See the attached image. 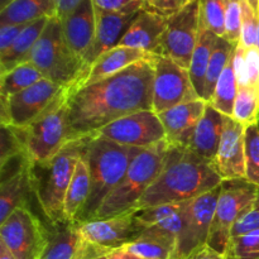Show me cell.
<instances>
[{
	"instance_id": "34",
	"label": "cell",
	"mask_w": 259,
	"mask_h": 259,
	"mask_svg": "<svg viewBox=\"0 0 259 259\" xmlns=\"http://www.w3.org/2000/svg\"><path fill=\"white\" fill-rule=\"evenodd\" d=\"M245 180L259 187V125L245 128Z\"/></svg>"
},
{
	"instance_id": "35",
	"label": "cell",
	"mask_w": 259,
	"mask_h": 259,
	"mask_svg": "<svg viewBox=\"0 0 259 259\" xmlns=\"http://www.w3.org/2000/svg\"><path fill=\"white\" fill-rule=\"evenodd\" d=\"M225 255L228 259H259V229L232 237Z\"/></svg>"
},
{
	"instance_id": "51",
	"label": "cell",
	"mask_w": 259,
	"mask_h": 259,
	"mask_svg": "<svg viewBox=\"0 0 259 259\" xmlns=\"http://www.w3.org/2000/svg\"><path fill=\"white\" fill-rule=\"evenodd\" d=\"M96 259H108V257H106V255H104V257H100V258H96Z\"/></svg>"
},
{
	"instance_id": "21",
	"label": "cell",
	"mask_w": 259,
	"mask_h": 259,
	"mask_svg": "<svg viewBox=\"0 0 259 259\" xmlns=\"http://www.w3.org/2000/svg\"><path fill=\"white\" fill-rule=\"evenodd\" d=\"M61 25L66 43L83 63L96 33V13L93 0H83L71 14L61 20Z\"/></svg>"
},
{
	"instance_id": "40",
	"label": "cell",
	"mask_w": 259,
	"mask_h": 259,
	"mask_svg": "<svg viewBox=\"0 0 259 259\" xmlns=\"http://www.w3.org/2000/svg\"><path fill=\"white\" fill-rule=\"evenodd\" d=\"M259 229V190L258 196L254 205L250 210H248L237 223L232 230V237L247 234V233L254 232Z\"/></svg>"
},
{
	"instance_id": "12",
	"label": "cell",
	"mask_w": 259,
	"mask_h": 259,
	"mask_svg": "<svg viewBox=\"0 0 259 259\" xmlns=\"http://www.w3.org/2000/svg\"><path fill=\"white\" fill-rule=\"evenodd\" d=\"M153 111L161 114L180 104L201 99L191 82L189 70L164 55H154Z\"/></svg>"
},
{
	"instance_id": "28",
	"label": "cell",
	"mask_w": 259,
	"mask_h": 259,
	"mask_svg": "<svg viewBox=\"0 0 259 259\" xmlns=\"http://www.w3.org/2000/svg\"><path fill=\"white\" fill-rule=\"evenodd\" d=\"M217 38L218 37L214 33L200 27L199 40H197V45L195 47L194 53H192L189 73L192 85L201 99L202 94H204L205 77H206L207 67H209L210 58H211Z\"/></svg>"
},
{
	"instance_id": "45",
	"label": "cell",
	"mask_w": 259,
	"mask_h": 259,
	"mask_svg": "<svg viewBox=\"0 0 259 259\" xmlns=\"http://www.w3.org/2000/svg\"><path fill=\"white\" fill-rule=\"evenodd\" d=\"M190 259H228V258L225 254H222V253L217 252L215 249L210 248L209 245H206V247L200 249L197 253H195V254Z\"/></svg>"
},
{
	"instance_id": "27",
	"label": "cell",
	"mask_w": 259,
	"mask_h": 259,
	"mask_svg": "<svg viewBox=\"0 0 259 259\" xmlns=\"http://www.w3.org/2000/svg\"><path fill=\"white\" fill-rule=\"evenodd\" d=\"M52 0H13L0 10V24H28L40 18H53Z\"/></svg>"
},
{
	"instance_id": "5",
	"label": "cell",
	"mask_w": 259,
	"mask_h": 259,
	"mask_svg": "<svg viewBox=\"0 0 259 259\" xmlns=\"http://www.w3.org/2000/svg\"><path fill=\"white\" fill-rule=\"evenodd\" d=\"M168 148L167 141L144 148L132 162L121 181L106 197L94 219H105L136 210L142 197L161 175Z\"/></svg>"
},
{
	"instance_id": "16",
	"label": "cell",
	"mask_w": 259,
	"mask_h": 259,
	"mask_svg": "<svg viewBox=\"0 0 259 259\" xmlns=\"http://www.w3.org/2000/svg\"><path fill=\"white\" fill-rule=\"evenodd\" d=\"M244 137V126L230 116H227L217 157L212 163L223 181L245 179Z\"/></svg>"
},
{
	"instance_id": "52",
	"label": "cell",
	"mask_w": 259,
	"mask_h": 259,
	"mask_svg": "<svg viewBox=\"0 0 259 259\" xmlns=\"http://www.w3.org/2000/svg\"><path fill=\"white\" fill-rule=\"evenodd\" d=\"M147 2H149V0H146V3H147Z\"/></svg>"
},
{
	"instance_id": "20",
	"label": "cell",
	"mask_w": 259,
	"mask_h": 259,
	"mask_svg": "<svg viewBox=\"0 0 259 259\" xmlns=\"http://www.w3.org/2000/svg\"><path fill=\"white\" fill-rule=\"evenodd\" d=\"M167 23L168 18L144 8L137 14L119 46L144 51L149 55H159Z\"/></svg>"
},
{
	"instance_id": "30",
	"label": "cell",
	"mask_w": 259,
	"mask_h": 259,
	"mask_svg": "<svg viewBox=\"0 0 259 259\" xmlns=\"http://www.w3.org/2000/svg\"><path fill=\"white\" fill-rule=\"evenodd\" d=\"M42 78L45 77L40 71L29 61L17 66L0 75V100L30 88Z\"/></svg>"
},
{
	"instance_id": "25",
	"label": "cell",
	"mask_w": 259,
	"mask_h": 259,
	"mask_svg": "<svg viewBox=\"0 0 259 259\" xmlns=\"http://www.w3.org/2000/svg\"><path fill=\"white\" fill-rule=\"evenodd\" d=\"M89 142V141H88ZM86 149V148H85ZM91 190V177L86 154L81 156L65 197L63 215L66 223H77L88 202Z\"/></svg>"
},
{
	"instance_id": "7",
	"label": "cell",
	"mask_w": 259,
	"mask_h": 259,
	"mask_svg": "<svg viewBox=\"0 0 259 259\" xmlns=\"http://www.w3.org/2000/svg\"><path fill=\"white\" fill-rule=\"evenodd\" d=\"M70 88L63 89L56 103L37 121L22 129L25 156L30 164L52 159L67 144V99Z\"/></svg>"
},
{
	"instance_id": "14",
	"label": "cell",
	"mask_w": 259,
	"mask_h": 259,
	"mask_svg": "<svg viewBox=\"0 0 259 259\" xmlns=\"http://www.w3.org/2000/svg\"><path fill=\"white\" fill-rule=\"evenodd\" d=\"M200 35V0H195L185 9L168 18L162 37L161 52L189 70L192 53Z\"/></svg>"
},
{
	"instance_id": "3",
	"label": "cell",
	"mask_w": 259,
	"mask_h": 259,
	"mask_svg": "<svg viewBox=\"0 0 259 259\" xmlns=\"http://www.w3.org/2000/svg\"><path fill=\"white\" fill-rule=\"evenodd\" d=\"M88 141L89 138L68 142L52 159L45 163L30 164L32 190L53 228L66 224L65 197Z\"/></svg>"
},
{
	"instance_id": "38",
	"label": "cell",
	"mask_w": 259,
	"mask_h": 259,
	"mask_svg": "<svg viewBox=\"0 0 259 259\" xmlns=\"http://www.w3.org/2000/svg\"><path fill=\"white\" fill-rule=\"evenodd\" d=\"M242 34V4L240 0H228L227 15H225V39L232 45L240 43Z\"/></svg>"
},
{
	"instance_id": "44",
	"label": "cell",
	"mask_w": 259,
	"mask_h": 259,
	"mask_svg": "<svg viewBox=\"0 0 259 259\" xmlns=\"http://www.w3.org/2000/svg\"><path fill=\"white\" fill-rule=\"evenodd\" d=\"M83 0H52L55 17L62 20L73 12Z\"/></svg>"
},
{
	"instance_id": "46",
	"label": "cell",
	"mask_w": 259,
	"mask_h": 259,
	"mask_svg": "<svg viewBox=\"0 0 259 259\" xmlns=\"http://www.w3.org/2000/svg\"><path fill=\"white\" fill-rule=\"evenodd\" d=\"M106 257H108V259H143L138 257V255L133 254V253L126 252V250L123 249V248H119V249L113 250V252L109 253Z\"/></svg>"
},
{
	"instance_id": "11",
	"label": "cell",
	"mask_w": 259,
	"mask_h": 259,
	"mask_svg": "<svg viewBox=\"0 0 259 259\" xmlns=\"http://www.w3.org/2000/svg\"><path fill=\"white\" fill-rule=\"evenodd\" d=\"M50 237L51 233L28 206L15 209L0 224V242L15 259H40Z\"/></svg>"
},
{
	"instance_id": "31",
	"label": "cell",
	"mask_w": 259,
	"mask_h": 259,
	"mask_svg": "<svg viewBox=\"0 0 259 259\" xmlns=\"http://www.w3.org/2000/svg\"><path fill=\"white\" fill-rule=\"evenodd\" d=\"M233 58H234V53H233L232 58H230L225 70L223 71L222 76H220L219 81L217 83V88H215L214 95H212V99L209 103L212 108L220 111L223 115L230 116V118L233 115L235 99H237L238 90H239L237 76H235L234 72Z\"/></svg>"
},
{
	"instance_id": "49",
	"label": "cell",
	"mask_w": 259,
	"mask_h": 259,
	"mask_svg": "<svg viewBox=\"0 0 259 259\" xmlns=\"http://www.w3.org/2000/svg\"><path fill=\"white\" fill-rule=\"evenodd\" d=\"M12 2L13 0H0V10L5 9V8H7Z\"/></svg>"
},
{
	"instance_id": "42",
	"label": "cell",
	"mask_w": 259,
	"mask_h": 259,
	"mask_svg": "<svg viewBox=\"0 0 259 259\" xmlns=\"http://www.w3.org/2000/svg\"><path fill=\"white\" fill-rule=\"evenodd\" d=\"M245 73L247 83L259 91V50L258 47L245 48Z\"/></svg>"
},
{
	"instance_id": "13",
	"label": "cell",
	"mask_w": 259,
	"mask_h": 259,
	"mask_svg": "<svg viewBox=\"0 0 259 259\" xmlns=\"http://www.w3.org/2000/svg\"><path fill=\"white\" fill-rule=\"evenodd\" d=\"M94 137L109 139L121 146L149 148L166 141V132L153 110L131 114L108 124Z\"/></svg>"
},
{
	"instance_id": "26",
	"label": "cell",
	"mask_w": 259,
	"mask_h": 259,
	"mask_svg": "<svg viewBox=\"0 0 259 259\" xmlns=\"http://www.w3.org/2000/svg\"><path fill=\"white\" fill-rule=\"evenodd\" d=\"M48 20L50 18H40L25 25L9 50L0 55V75L29 61L33 47L45 30Z\"/></svg>"
},
{
	"instance_id": "17",
	"label": "cell",
	"mask_w": 259,
	"mask_h": 259,
	"mask_svg": "<svg viewBox=\"0 0 259 259\" xmlns=\"http://www.w3.org/2000/svg\"><path fill=\"white\" fill-rule=\"evenodd\" d=\"M207 103L202 99L180 104L158 114L166 132V141L177 148H189L195 131L202 119Z\"/></svg>"
},
{
	"instance_id": "6",
	"label": "cell",
	"mask_w": 259,
	"mask_h": 259,
	"mask_svg": "<svg viewBox=\"0 0 259 259\" xmlns=\"http://www.w3.org/2000/svg\"><path fill=\"white\" fill-rule=\"evenodd\" d=\"M32 62L43 77L58 85L80 89L88 77L83 63L66 43L62 33L61 20L50 18L45 30L30 53Z\"/></svg>"
},
{
	"instance_id": "9",
	"label": "cell",
	"mask_w": 259,
	"mask_h": 259,
	"mask_svg": "<svg viewBox=\"0 0 259 259\" xmlns=\"http://www.w3.org/2000/svg\"><path fill=\"white\" fill-rule=\"evenodd\" d=\"M220 190L222 185L196 199L185 202L182 225L174 259H190L195 253L206 247Z\"/></svg>"
},
{
	"instance_id": "41",
	"label": "cell",
	"mask_w": 259,
	"mask_h": 259,
	"mask_svg": "<svg viewBox=\"0 0 259 259\" xmlns=\"http://www.w3.org/2000/svg\"><path fill=\"white\" fill-rule=\"evenodd\" d=\"M195 0H149L146 3L144 8L159 15L169 18L177 14L182 9L191 4Z\"/></svg>"
},
{
	"instance_id": "48",
	"label": "cell",
	"mask_w": 259,
	"mask_h": 259,
	"mask_svg": "<svg viewBox=\"0 0 259 259\" xmlns=\"http://www.w3.org/2000/svg\"><path fill=\"white\" fill-rule=\"evenodd\" d=\"M247 2L249 3L250 7H252L253 9H254L259 14V0H247Z\"/></svg>"
},
{
	"instance_id": "24",
	"label": "cell",
	"mask_w": 259,
	"mask_h": 259,
	"mask_svg": "<svg viewBox=\"0 0 259 259\" xmlns=\"http://www.w3.org/2000/svg\"><path fill=\"white\" fill-rule=\"evenodd\" d=\"M32 190L30 163L22 164L13 174L2 176L0 184V224L9 218L15 209L28 206V194Z\"/></svg>"
},
{
	"instance_id": "8",
	"label": "cell",
	"mask_w": 259,
	"mask_h": 259,
	"mask_svg": "<svg viewBox=\"0 0 259 259\" xmlns=\"http://www.w3.org/2000/svg\"><path fill=\"white\" fill-rule=\"evenodd\" d=\"M259 187L245 179L224 180L215 207L214 219L207 245L222 254H227L232 230L235 223L253 207Z\"/></svg>"
},
{
	"instance_id": "32",
	"label": "cell",
	"mask_w": 259,
	"mask_h": 259,
	"mask_svg": "<svg viewBox=\"0 0 259 259\" xmlns=\"http://www.w3.org/2000/svg\"><path fill=\"white\" fill-rule=\"evenodd\" d=\"M232 118L244 128L259 125V91L250 86L239 88Z\"/></svg>"
},
{
	"instance_id": "15",
	"label": "cell",
	"mask_w": 259,
	"mask_h": 259,
	"mask_svg": "<svg viewBox=\"0 0 259 259\" xmlns=\"http://www.w3.org/2000/svg\"><path fill=\"white\" fill-rule=\"evenodd\" d=\"M137 211L75 224L83 239L110 253L136 240L143 233L144 229L137 222Z\"/></svg>"
},
{
	"instance_id": "43",
	"label": "cell",
	"mask_w": 259,
	"mask_h": 259,
	"mask_svg": "<svg viewBox=\"0 0 259 259\" xmlns=\"http://www.w3.org/2000/svg\"><path fill=\"white\" fill-rule=\"evenodd\" d=\"M27 24H0V55L7 52Z\"/></svg>"
},
{
	"instance_id": "10",
	"label": "cell",
	"mask_w": 259,
	"mask_h": 259,
	"mask_svg": "<svg viewBox=\"0 0 259 259\" xmlns=\"http://www.w3.org/2000/svg\"><path fill=\"white\" fill-rule=\"evenodd\" d=\"M63 86L42 78L30 88L2 99V124L15 129H27L37 121L63 91Z\"/></svg>"
},
{
	"instance_id": "37",
	"label": "cell",
	"mask_w": 259,
	"mask_h": 259,
	"mask_svg": "<svg viewBox=\"0 0 259 259\" xmlns=\"http://www.w3.org/2000/svg\"><path fill=\"white\" fill-rule=\"evenodd\" d=\"M242 4V34L240 45L244 48L257 47L259 15L247 0H240Z\"/></svg>"
},
{
	"instance_id": "36",
	"label": "cell",
	"mask_w": 259,
	"mask_h": 259,
	"mask_svg": "<svg viewBox=\"0 0 259 259\" xmlns=\"http://www.w3.org/2000/svg\"><path fill=\"white\" fill-rule=\"evenodd\" d=\"M185 202H180V204L157 205V206L138 210V211H137V222H138V224L141 225L143 229L153 227V225L166 222L169 218L180 214V212L182 211V209H184Z\"/></svg>"
},
{
	"instance_id": "18",
	"label": "cell",
	"mask_w": 259,
	"mask_h": 259,
	"mask_svg": "<svg viewBox=\"0 0 259 259\" xmlns=\"http://www.w3.org/2000/svg\"><path fill=\"white\" fill-rule=\"evenodd\" d=\"M141 12V10H139ZM139 12H119L108 13L95 9L96 13V33L94 42L83 58V67L89 75L91 65L100 56L119 46L121 38L129 29L133 20Z\"/></svg>"
},
{
	"instance_id": "4",
	"label": "cell",
	"mask_w": 259,
	"mask_h": 259,
	"mask_svg": "<svg viewBox=\"0 0 259 259\" xmlns=\"http://www.w3.org/2000/svg\"><path fill=\"white\" fill-rule=\"evenodd\" d=\"M144 148L121 146L100 137H90L85 154L91 177L88 202L77 223L93 220L106 197L114 191L132 162Z\"/></svg>"
},
{
	"instance_id": "23",
	"label": "cell",
	"mask_w": 259,
	"mask_h": 259,
	"mask_svg": "<svg viewBox=\"0 0 259 259\" xmlns=\"http://www.w3.org/2000/svg\"><path fill=\"white\" fill-rule=\"evenodd\" d=\"M154 55H149L144 51L136 50V48L116 46L113 50L108 51L103 56H100L91 65L88 77L83 81L82 86L90 85V83L98 82V81L104 80V78L116 75V73L121 72L125 68L131 67L134 63L151 58Z\"/></svg>"
},
{
	"instance_id": "50",
	"label": "cell",
	"mask_w": 259,
	"mask_h": 259,
	"mask_svg": "<svg viewBox=\"0 0 259 259\" xmlns=\"http://www.w3.org/2000/svg\"><path fill=\"white\" fill-rule=\"evenodd\" d=\"M259 15V14H258ZM257 47L259 50V23H258V38H257Z\"/></svg>"
},
{
	"instance_id": "22",
	"label": "cell",
	"mask_w": 259,
	"mask_h": 259,
	"mask_svg": "<svg viewBox=\"0 0 259 259\" xmlns=\"http://www.w3.org/2000/svg\"><path fill=\"white\" fill-rule=\"evenodd\" d=\"M225 119L227 116L223 115L220 111H218L207 103L204 116L200 120L191 144L187 149L194 152L205 161L214 163L223 131H224Z\"/></svg>"
},
{
	"instance_id": "29",
	"label": "cell",
	"mask_w": 259,
	"mask_h": 259,
	"mask_svg": "<svg viewBox=\"0 0 259 259\" xmlns=\"http://www.w3.org/2000/svg\"><path fill=\"white\" fill-rule=\"evenodd\" d=\"M237 46L232 45L224 37H218L215 40L214 50H212L209 67H207L206 77H205L204 94H202V100H205L206 103H210V100L212 99L218 81H219L223 71L229 63Z\"/></svg>"
},
{
	"instance_id": "1",
	"label": "cell",
	"mask_w": 259,
	"mask_h": 259,
	"mask_svg": "<svg viewBox=\"0 0 259 259\" xmlns=\"http://www.w3.org/2000/svg\"><path fill=\"white\" fill-rule=\"evenodd\" d=\"M153 58L80 89L68 86L67 143L94 137L126 115L153 110Z\"/></svg>"
},
{
	"instance_id": "33",
	"label": "cell",
	"mask_w": 259,
	"mask_h": 259,
	"mask_svg": "<svg viewBox=\"0 0 259 259\" xmlns=\"http://www.w3.org/2000/svg\"><path fill=\"white\" fill-rule=\"evenodd\" d=\"M227 7L228 0H200V27L224 37Z\"/></svg>"
},
{
	"instance_id": "19",
	"label": "cell",
	"mask_w": 259,
	"mask_h": 259,
	"mask_svg": "<svg viewBox=\"0 0 259 259\" xmlns=\"http://www.w3.org/2000/svg\"><path fill=\"white\" fill-rule=\"evenodd\" d=\"M40 259H96L108 255V250L83 239L75 223L55 228Z\"/></svg>"
},
{
	"instance_id": "47",
	"label": "cell",
	"mask_w": 259,
	"mask_h": 259,
	"mask_svg": "<svg viewBox=\"0 0 259 259\" xmlns=\"http://www.w3.org/2000/svg\"><path fill=\"white\" fill-rule=\"evenodd\" d=\"M0 259H15L13 253L7 248V245L0 242Z\"/></svg>"
},
{
	"instance_id": "2",
	"label": "cell",
	"mask_w": 259,
	"mask_h": 259,
	"mask_svg": "<svg viewBox=\"0 0 259 259\" xmlns=\"http://www.w3.org/2000/svg\"><path fill=\"white\" fill-rule=\"evenodd\" d=\"M222 182L214 164L190 149L169 146L161 175L144 194L136 210L189 201L217 189Z\"/></svg>"
},
{
	"instance_id": "39",
	"label": "cell",
	"mask_w": 259,
	"mask_h": 259,
	"mask_svg": "<svg viewBox=\"0 0 259 259\" xmlns=\"http://www.w3.org/2000/svg\"><path fill=\"white\" fill-rule=\"evenodd\" d=\"M95 9L108 13L139 12L144 9L146 0H93Z\"/></svg>"
}]
</instances>
